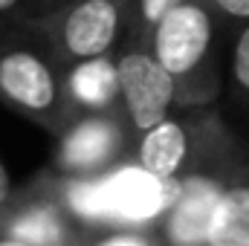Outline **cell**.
<instances>
[{"instance_id":"obj_3","label":"cell","mask_w":249,"mask_h":246,"mask_svg":"<svg viewBox=\"0 0 249 246\" xmlns=\"http://www.w3.org/2000/svg\"><path fill=\"white\" fill-rule=\"evenodd\" d=\"M209 41H212L209 15L200 6L180 3L157 23V35H154L157 61L171 75H183L200 64V58L209 50Z\"/></svg>"},{"instance_id":"obj_10","label":"cell","mask_w":249,"mask_h":246,"mask_svg":"<svg viewBox=\"0 0 249 246\" xmlns=\"http://www.w3.org/2000/svg\"><path fill=\"white\" fill-rule=\"evenodd\" d=\"M72 93L84 105H93V107L107 105L119 93L116 67L107 64L105 58H87V61L75 70V75H72Z\"/></svg>"},{"instance_id":"obj_15","label":"cell","mask_w":249,"mask_h":246,"mask_svg":"<svg viewBox=\"0 0 249 246\" xmlns=\"http://www.w3.org/2000/svg\"><path fill=\"white\" fill-rule=\"evenodd\" d=\"M9 191H12V183H9V174H6V168L0 162V203L9 200Z\"/></svg>"},{"instance_id":"obj_18","label":"cell","mask_w":249,"mask_h":246,"mask_svg":"<svg viewBox=\"0 0 249 246\" xmlns=\"http://www.w3.org/2000/svg\"><path fill=\"white\" fill-rule=\"evenodd\" d=\"M18 0H0V12H6V9H12Z\"/></svg>"},{"instance_id":"obj_2","label":"cell","mask_w":249,"mask_h":246,"mask_svg":"<svg viewBox=\"0 0 249 246\" xmlns=\"http://www.w3.org/2000/svg\"><path fill=\"white\" fill-rule=\"evenodd\" d=\"M116 75L127 116L139 130H151L165 119L168 105L174 99V75L157 61V55H124L116 64Z\"/></svg>"},{"instance_id":"obj_12","label":"cell","mask_w":249,"mask_h":246,"mask_svg":"<svg viewBox=\"0 0 249 246\" xmlns=\"http://www.w3.org/2000/svg\"><path fill=\"white\" fill-rule=\"evenodd\" d=\"M235 78L249 90V29L241 35V41L235 47Z\"/></svg>"},{"instance_id":"obj_7","label":"cell","mask_w":249,"mask_h":246,"mask_svg":"<svg viewBox=\"0 0 249 246\" xmlns=\"http://www.w3.org/2000/svg\"><path fill=\"white\" fill-rule=\"evenodd\" d=\"M186 130L177 122L162 119L151 130H145V139L139 145V168H145L154 177H174L186 159Z\"/></svg>"},{"instance_id":"obj_14","label":"cell","mask_w":249,"mask_h":246,"mask_svg":"<svg viewBox=\"0 0 249 246\" xmlns=\"http://www.w3.org/2000/svg\"><path fill=\"white\" fill-rule=\"evenodd\" d=\"M217 6L235 18H249V0H217Z\"/></svg>"},{"instance_id":"obj_13","label":"cell","mask_w":249,"mask_h":246,"mask_svg":"<svg viewBox=\"0 0 249 246\" xmlns=\"http://www.w3.org/2000/svg\"><path fill=\"white\" fill-rule=\"evenodd\" d=\"M183 0H142V15H145V20H151V23H160L174 6H180Z\"/></svg>"},{"instance_id":"obj_1","label":"cell","mask_w":249,"mask_h":246,"mask_svg":"<svg viewBox=\"0 0 249 246\" xmlns=\"http://www.w3.org/2000/svg\"><path fill=\"white\" fill-rule=\"evenodd\" d=\"M183 185L174 177H154L145 168H122L105 183L75 185L72 203L84 214H113L122 220H148L160 211H168Z\"/></svg>"},{"instance_id":"obj_17","label":"cell","mask_w":249,"mask_h":246,"mask_svg":"<svg viewBox=\"0 0 249 246\" xmlns=\"http://www.w3.org/2000/svg\"><path fill=\"white\" fill-rule=\"evenodd\" d=\"M0 246H29V244L20 241V238H6V241H0Z\"/></svg>"},{"instance_id":"obj_9","label":"cell","mask_w":249,"mask_h":246,"mask_svg":"<svg viewBox=\"0 0 249 246\" xmlns=\"http://www.w3.org/2000/svg\"><path fill=\"white\" fill-rule=\"evenodd\" d=\"M116 145V130L105 122H84L64 142L61 159L70 168H90L107 159Z\"/></svg>"},{"instance_id":"obj_4","label":"cell","mask_w":249,"mask_h":246,"mask_svg":"<svg viewBox=\"0 0 249 246\" xmlns=\"http://www.w3.org/2000/svg\"><path fill=\"white\" fill-rule=\"evenodd\" d=\"M119 29V9L113 0H81L64 23V44L67 50L87 61L102 58Z\"/></svg>"},{"instance_id":"obj_11","label":"cell","mask_w":249,"mask_h":246,"mask_svg":"<svg viewBox=\"0 0 249 246\" xmlns=\"http://www.w3.org/2000/svg\"><path fill=\"white\" fill-rule=\"evenodd\" d=\"M15 238L26 241L29 246L32 244L35 246H53L55 241H58V223H55V214L38 209V211L20 217V220L15 223Z\"/></svg>"},{"instance_id":"obj_6","label":"cell","mask_w":249,"mask_h":246,"mask_svg":"<svg viewBox=\"0 0 249 246\" xmlns=\"http://www.w3.org/2000/svg\"><path fill=\"white\" fill-rule=\"evenodd\" d=\"M220 188L209 180H188L171 206V220H168V235L177 246H197L206 241L212 211L220 200Z\"/></svg>"},{"instance_id":"obj_5","label":"cell","mask_w":249,"mask_h":246,"mask_svg":"<svg viewBox=\"0 0 249 246\" xmlns=\"http://www.w3.org/2000/svg\"><path fill=\"white\" fill-rule=\"evenodd\" d=\"M0 90L26 110H47L55 102V78L32 53H6L0 58Z\"/></svg>"},{"instance_id":"obj_16","label":"cell","mask_w":249,"mask_h":246,"mask_svg":"<svg viewBox=\"0 0 249 246\" xmlns=\"http://www.w3.org/2000/svg\"><path fill=\"white\" fill-rule=\"evenodd\" d=\"M105 246H145V244H139L133 238H116V241H110V244H105Z\"/></svg>"},{"instance_id":"obj_19","label":"cell","mask_w":249,"mask_h":246,"mask_svg":"<svg viewBox=\"0 0 249 246\" xmlns=\"http://www.w3.org/2000/svg\"><path fill=\"white\" fill-rule=\"evenodd\" d=\"M247 246H249V244H247Z\"/></svg>"},{"instance_id":"obj_8","label":"cell","mask_w":249,"mask_h":246,"mask_svg":"<svg viewBox=\"0 0 249 246\" xmlns=\"http://www.w3.org/2000/svg\"><path fill=\"white\" fill-rule=\"evenodd\" d=\"M209 246H247L249 244V188H229L220 194L209 232Z\"/></svg>"}]
</instances>
